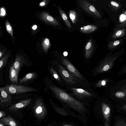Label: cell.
I'll return each instance as SVG.
<instances>
[{"mask_svg": "<svg viewBox=\"0 0 126 126\" xmlns=\"http://www.w3.org/2000/svg\"><path fill=\"white\" fill-rule=\"evenodd\" d=\"M120 43V41L118 40H117L115 41L113 43V45L116 46L118 45Z\"/></svg>", "mask_w": 126, "mask_h": 126, "instance_id": "cell-34", "label": "cell"}, {"mask_svg": "<svg viewBox=\"0 0 126 126\" xmlns=\"http://www.w3.org/2000/svg\"><path fill=\"white\" fill-rule=\"evenodd\" d=\"M54 109L57 112L60 114L64 116H66L67 115V112L63 108L55 107Z\"/></svg>", "mask_w": 126, "mask_h": 126, "instance_id": "cell-23", "label": "cell"}, {"mask_svg": "<svg viewBox=\"0 0 126 126\" xmlns=\"http://www.w3.org/2000/svg\"><path fill=\"white\" fill-rule=\"evenodd\" d=\"M122 33V32L121 31H119L116 33V35L117 36H119Z\"/></svg>", "mask_w": 126, "mask_h": 126, "instance_id": "cell-33", "label": "cell"}, {"mask_svg": "<svg viewBox=\"0 0 126 126\" xmlns=\"http://www.w3.org/2000/svg\"><path fill=\"white\" fill-rule=\"evenodd\" d=\"M26 63V61L22 57L17 55L12 65L18 73L21 66Z\"/></svg>", "mask_w": 126, "mask_h": 126, "instance_id": "cell-10", "label": "cell"}, {"mask_svg": "<svg viewBox=\"0 0 126 126\" xmlns=\"http://www.w3.org/2000/svg\"><path fill=\"white\" fill-rule=\"evenodd\" d=\"M109 66L108 65H104L102 68V70L105 71L107 70L109 68Z\"/></svg>", "mask_w": 126, "mask_h": 126, "instance_id": "cell-30", "label": "cell"}, {"mask_svg": "<svg viewBox=\"0 0 126 126\" xmlns=\"http://www.w3.org/2000/svg\"><path fill=\"white\" fill-rule=\"evenodd\" d=\"M33 110L36 117L41 120L43 119L47 114V110L42 99L38 98L35 101Z\"/></svg>", "mask_w": 126, "mask_h": 126, "instance_id": "cell-3", "label": "cell"}, {"mask_svg": "<svg viewBox=\"0 0 126 126\" xmlns=\"http://www.w3.org/2000/svg\"><path fill=\"white\" fill-rule=\"evenodd\" d=\"M117 97L119 98H121L123 97L124 95V94L122 92H118L116 94Z\"/></svg>", "mask_w": 126, "mask_h": 126, "instance_id": "cell-27", "label": "cell"}, {"mask_svg": "<svg viewBox=\"0 0 126 126\" xmlns=\"http://www.w3.org/2000/svg\"><path fill=\"white\" fill-rule=\"evenodd\" d=\"M63 126H73L68 125H67V124H64L63 125Z\"/></svg>", "mask_w": 126, "mask_h": 126, "instance_id": "cell-38", "label": "cell"}, {"mask_svg": "<svg viewBox=\"0 0 126 126\" xmlns=\"http://www.w3.org/2000/svg\"><path fill=\"white\" fill-rule=\"evenodd\" d=\"M0 123L7 126H18L15 120L10 115L0 118Z\"/></svg>", "mask_w": 126, "mask_h": 126, "instance_id": "cell-11", "label": "cell"}, {"mask_svg": "<svg viewBox=\"0 0 126 126\" xmlns=\"http://www.w3.org/2000/svg\"><path fill=\"white\" fill-rule=\"evenodd\" d=\"M50 46L49 40L47 38H45L42 43L43 48L45 52H47Z\"/></svg>", "mask_w": 126, "mask_h": 126, "instance_id": "cell-19", "label": "cell"}, {"mask_svg": "<svg viewBox=\"0 0 126 126\" xmlns=\"http://www.w3.org/2000/svg\"><path fill=\"white\" fill-rule=\"evenodd\" d=\"M6 14V11L3 8H0V16L1 17H3L5 16Z\"/></svg>", "mask_w": 126, "mask_h": 126, "instance_id": "cell-26", "label": "cell"}, {"mask_svg": "<svg viewBox=\"0 0 126 126\" xmlns=\"http://www.w3.org/2000/svg\"><path fill=\"white\" fill-rule=\"evenodd\" d=\"M0 104L2 107H7L10 104L12 97L8 94L2 87L0 88Z\"/></svg>", "mask_w": 126, "mask_h": 126, "instance_id": "cell-7", "label": "cell"}, {"mask_svg": "<svg viewBox=\"0 0 126 126\" xmlns=\"http://www.w3.org/2000/svg\"><path fill=\"white\" fill-rule=\"evenodd\" d=\"M106 84V81L104 80H102L101 82H100V83L98 82L95 85L96 86H100L101 85L102 86H104Z\"/></svg>", "mask_w": 126, "mask_h": 126, "instance_id": "cell-28", "label": "cell"}, {"mask_svg": "<svg viewBox=\"0 0 126 126\" xmlns=\"http://www.w3.org/2000/svg\"><path fill=\"white\" fill-rule=\"evenodd\" d=\"M58 9L61 16L65 24L69 28H71V25L70 22L68 20L67 15L60 8H58Z\"/></svg>", "mask_w": 126, "mask_h": 126, "instance_id": "cell-18", "label": "cell"}, {"mask_svg": "<svg viewBox=\"0 0 126 126\" xmlns=\"http://www.w3.org/2000/svg\"><path fill=\"white\" fill-rule=\"evenodd\" d=\"M36 76V74L34 73L27 74L24 77L21 79L19 81V84H21L30 80L35 79Z\"/></svg>", "mask_w": 126, "mask_h": 126, "instance_id": "cell-17", "label": "cell"}, {"mask_svg": "<svg viewBox=\"0 0 126 126\" xmlns=\"http://www.w3.org/2000/svg\"><path fill=\"white\" fill-rule=\"evenodd\" d=\"M93 45L91 39L88 41L85 47V56L86 59H88L91 56L93 49Z\"/></svg>", "mask_w": 126, "mask_h": 126, "instance_id": "cell-13", "label": "cell"}, {"mask_svg": "<svg viewBox=\"0 0 126 126\" xmlns=\"http://www.w3.org/2000/svg\"><path fill=\"white\" fill-rule=\"evenodd\" d=\"M63 54L64 56H66L67 55V52H64L63 53Z\"/></svg>", "mask_w": 126, "mask_h": 126, "instance_id": "cell-39", "label": "cell"}, {"mask_svg": "<svg viewBox=\"0 0 126 126\" xmlns=\"http://www.w3.org/2000/svg\"><path fill=\"white\" fill-rule=\"evenodd\" d=\"M102 112L104 118L106 121L109 122L110 114V109L107 104L103 103L102 104Z\"/></svg>", "mask_w": 126, "mask_h": 126, "instance_id": "cell-14", "label": "cell"}, {"mask_svg": "<svg viewBox=\"0 0 126 126\" xmlns=\"http://www.w3.org/2000/svg\"><path fill=\"white\" fill-rule=\"evenodd\" d=\"M70 89L72 92L73 95L79 99H83L93 95L92 93L82 89L72 87Z\"/></svg>", "mask_w": 126, "mask_h": 126, "instance_id": "cell-8", "label": "cell"}, {"mask_svg": "<svg viewBox=\"0 0 126 126\" xmlns=\"http://www.w3.org/2000/svg\"><path fill=\"white\" fill-rule=\"evenodd\" d=\"M50 72L51 74L59 82L61 81V79L60 77L56 72L53 68H50Z\"/></svg>", "mask_w": 126, "mask_h": 126, "instance_id": "cell-22", "label": "cell"}, {"mask_svg": "<svg viewBox=\"0 0 126 126\" xmlns=\"http://www.w3.org/2000/svg\"><path fill=\"white\" fill-rule=\"evenodd\" d=\"M105 126H109V124L108 123V122H106L105 123Z\"/></svg>", "mask_w": 126, "mask_h": 126, "instance_id": "cell-37", "label": "cell"}, {"mask_svg": "<svg viewBox=\"0 0 126 126\" xmlns=\"http://www.w3.org/2000/svg\"><path fill=\"white\" fill-rule=\"evenodd\" d=\"M125 19L126 16L125 15H122L120 17V19L121 21H123L125 20Z\"/></svg>", "mask_w": 126, "mask_h": 126, "instance_id": "cell-31", "label": "cell"}, {"mask_svg": "<svg viewBox=\"0 0 126 126\" xmlns=\"http://www.w3.org/2000/svg\"><path fill=\"white\" fill-rule=\"evenodd\" d=\"M80 7L84 11L95 17L99 18L100 14L96 8L89 1L85 0H79Z\"/></svg>", "mask_w": 126, "mask_h": 126, "instance_id": "cell-5", "label": "cell"}, {"mask_svg": "<svg viewBox=\"0 0 126 126\" xmlns=\"http://www.w3.org/2000/svg\"><path fill=\"white\" fill-rule=\"evenodd\" d=\"M5 25L7 31L12 36H13V31L11 25L8 21H6V22Z\"/></svg>", "mask_w": 126, "mask_h": 126, "instance_id": "cell-24", "label": "cell"}, {"mask_svg": "<svg viewBox=\"0 0 126 126\" xmlns=\"http://www.w3.org/2000/svg\"><path fill=\"white\" fill-rule=\"evenodd\" d=\"M37 28V26L36 25H33L32 27V29L33 30H36Z\"/></svg>", "mask_w": 126, "mask_h": 126, "instance_id": "cell-35", "label": "cell"}, {"mask_svg": "<svg viewBox=\"0 0 126 126\" xmlns=\"http://www.w3.org/2000/svg\"><path fill=\"white\" fill-rule=\"evenodd\" d=\"M61 62L66 68L73 75L79 80L83 79V78L76 68L66 58L61 57Z\"/></svg>", "mask_w": 126, "mask_h": 126, "instance_id": "cell-6", "label": "cell"}, {"mask_svg": "<svg viewBox=\"0 0 126 126\" xmlns=\"http://www.w3.org/2000/svg\"><path fill=\"white\" fill-rule=\"evenodd\" d=\"M32 101L31 99H25L14 104L10 107L8 110L11 111H16V110L28 105Z\"/></svg>", "mask_w": 126, "mask_h": 126, "instance_id": "cell-9", "label": "cell"}, {"mask_svg": "<svg viewBox=\"0 0 126 126\" xmlns=\"http://www.w3.org/2000/svg\"><path fill=\"white\" fill-rule=\"evenodd\" d=\"M111 4L116 7H118L119 6L118 4L116 2L114 1H111Z\"/></svg>", "mask_w": 126, "mask_h": 126, "instance_id": "cell-32", "label": "cell"}, {"mask_svg": "<svg viewBox=\"0 0 126 126\" xmlns=\"http://www.w3.org/2000/svg\"><path fill=\"white\" fill-rule=\"evenodd\" d=\"M18 74V73L12 65L10 69L9 76L10 80L13 84H17Z\"/></svg>", "mask_w": 126, "mask_h": 126, "instance_id": "cell-12", "label": "cell"}, {"mask_svg": "<svg viewBox=\"0 0 126 126\" xmlns=\"http://www.w3.org/2000/svg\"><path fill=\"white\" fill-rule=\"evenodd\" d=\"M115 126H126V123L123 121H120L117 123Z\"/></svg>", "mask_w": 126, "mask_h": 126, "instance_id": "cell-25", "label": "cell"}, {"mask_svg": "<svg viewBox=\"0 0 126 126\" xmlns=\"http://www.w3.org/2000/svg\"><path fill=\"white\" fill-rule=\"evenodd\" d=\"M69 16L71 20L74 24H75L77 20V15L75 11L70 10L69 12Z\"/></svg>", "mask_w": 126, "mask_h": 126, "instance_id": "cell-21", "label": "cell"}, {"mask_svg": "<svg viewBox=\"0 0 126 126\" xmlns=\"http://www.w3.org/2000/svg\"><path fill=\"white\" fill-rule=\"evenodd\" d=\"M48 126H50V125H48Z\"/></svg>", "mask_w": 126, "mask_h": 126, "instance_id": "cell-43", "label": "cell"}, {"mask_svg": "<svg viewBox=\"0 0 126 126\" xmlns=\"http://www.w3.org/2000/svg\"><path fill=\"white\" fill-rule=\"evenodd\" d=\"M9 57L7 54L2 58L0 61V71L6 65Z\"/></svg>", "mask_w": 126, "mask_h": 126, "instance_id": "cell-20", "label": "cell"}, {"mask_svg": "<svg viewBox=\"0 0 126 126\" xmlns=\"http://www.w3.org/2000/svg\"><path fill=\"white\" fill-rule=\"evenodd\" d=\"M58 71L61 77L67 83L73 85L79 82L73 75L60 64L58 66Z\"/></svg>", "mask_w": 126, "mask_h": 126, "instance_id": "cell-4", "label": "cell"}, {"mask_svg": "<svg viewBox=\"0 0 126 126\" xmlns=\"http://www.w3.org/2000/svg\"><path fill=\"white\" fill-rule=\"evenodd\" d=\"M49 87L59 100L68 105L80 113L86 110L84 104L74 98L64 90L54 86L50 85Z\"/></svg>", "mask_w": 126, "mask_h": 126, "instance_id": "cell-1", "label": "cell"}, {"mask_svg": "<svg viewBox=\"0 0 126 126\" xmlns=\"http://www.w3.org/2000/svg\"><path fill=\"white\" fill-rule=\"evenodd\" d=\"M9 94H20L30 92L37 91L36 89L28 86L12 84L2 87Z\"/></svg>", "mask_w": 126, "mask_h": 126, "instance_id": "cell-2", "label": "cell"}, {"mask_svg": "<svg viewBox=\"0 0 126 126\" xmlns=\"http://www.w3.org/2000/svg\"><path fill=\"white\" fill-rule=\"evenodd\" d=\"M97 28V27L94 25H88L81 27L80 31L84 33H89L95 31Z\"/></svg>", "mask_w": 126, "mask_h": 126, "instance_id": "cell-15", "label": "cell"}, {"mask_svg": "<svg viewBox=\"0 0 126 126\" xmlns=\"http://www.w3.org/2000/svg\"><path fill=\"white\" fill-rule=\"evenodd\" d=\"M125 14H126V11L125 12Z\"/></svg>", "mask_w": 126, "mask_h": 126, "instance_id": "cell-42", "label": "cell"}, {"mask_svg": "<svg viewBox=\"0 0 126 126\" xmlns=\"http://www.w3.org/2000/svg\"><path fill=\"white\" fill-rule=\"evenodd\" d=\"M0 126H4L1 123H0Z\"/></svg>", "mask_w": 126, "mask_h": 126, "instance_id": "cell-40", "label": "cell"}, {"mask_svg": "<svg viewBox=\"0 0 126 126\" xmlns=\"http://www.w3.org/2000/svg\"><path fill=\"white\" fill-rule=\"evenodd\" d=\"M45 4V3L44 2H42L40 3V5L41 6H43Z\"/></svg>", "mask_w": 126, "mask_h": 126, "instance_id": "cell-36", "label": "cell"}, {"mask_svg": "<svg viewBox=\"0 0 126 126\" xmlns=\"http://www.w3.org/2000/svg\"><path fill=\"white\" fill-rule=\"evenodd\" d=\"M42 18L45 21L56 25H59L58 21L53 17L46 13H43L42 15Z\"/></svg>", "mask_w": 126, "mask_h": 126, "instance_id": "cell-16", "label": "cell"}, {"mask_svg": "<svg viewBox=\"0 0 126 126\" xmlns=\"http://www.w3.org/2000/svg\"><path fill=\"white\" fill-rule=\"evenodd\" d=\"M124 108L125 110H126V106L124 107Z\"/></svg>", "mask_w": 126, "mask_h": 126, "instance_id": "cell-41", "label": "cell"}, {"mask_svg": "<svg viewBox=\"0 0 126 126\" xmlns=\"http://www.w3.org/2000/svg\"><path fill=\"white\" fill-rule=\"evenodd\" d=\"M6 115V114L5 112L2 111H0V118H3Z\"/></svg>", "mask_w": 126, "mask_h": 126, "instance_id": "cell-29", "label": "cell"}]
</instances>
